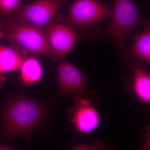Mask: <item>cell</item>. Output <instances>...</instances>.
I'll list each match as a JSON object with an SVG mask.
<instances>
[{
	"mask_svg": "<svg viewBox=\"0 0 150 150\" xmlns=\"http://www.w3.org/2000/svg\"><path fill=\"white\" fill-rule=\"evenodd\" d=\"M46 114L43 102L25 96H17L6 105L2 113V124L9 138L20 137L27 141L40 127Z\"/></svg>",
	"mask_w": 150,
	"mask_h": 150,
	"instance_id": "cell-1",
	"label": "cell"
},
{
	"mask_svg": "<svg viewBox=\"0 0 150 150\" xmlns=\"http://www.w3.org/2000/svg\"><path fill=\"white\" fill-rule=\"evenodd\" d=\"M4 18H0L3 37L15 41L31 54L45 56L54 62H59L42 29L10 16Z\"/></svg>",
	"mask_w": 150,
	"mask_h": 150,
	"instance_id": "cell-2",
	"label": "cell"
},
{
	"mask_svg": "<svg viewBox=\"0 0 150 150\" xmlns=\"http://www.w3.org/2000/svg\"><path fill=\"white\" fill-rule=\"evenodd\" d=\"M112 21L100 31V34L110 38L117 48L123 49L133 30L145 25L149 22L142 16L132 0H114Z\"/></svg>",
	"mask_w": 150,
	"mask_h": 150,
	"instance_id": "cell-3",
	"label": "cell"
},
{
	"mask_svg": "<svg viewBox=\"0 0 150 150\" xmlns=\"http://www.w3.org/2000/svg\"><path fill=\"white\" fill-rule=\"evenodd\" d=\"M112 9L96 0H76L63 21L73 29L96 23L112 16Z\"/></svg>",
	"mask_w": 150,
	"mask_h": 150,
	"instance_id": "cell-4",
	"label": "cell"
},
{
	"mask_svg": "<svg viewBox=\"0 0 150 150\" xmlns=\"http://www.w3.org/2000/svg\"><path fill=\"white\" fill-rule=\"evenodd\" d=\"M67 2V0H36L27 5L20 6L10 16L42 29L53 19L60 8Z\"/></svg>",
	"mask_w": 150,
	"mask_h": 150,
	"instance_id": "cell-5",
	"label": "cell"
},
{
	"mask_svg": "<svg viewBox=\"0 0 150 150\" xmlns=\"http://www.w3.org/2000/svg\"><path fill=\"white\" fill-rule=\"evenodd\" d=\"M42 30L59 61L74 48L78 33L60 16H56Z\"/></svg>",
	"mask_w": 150,
	"mask_h": 150,
	"instance_id": "cell-6",
	"label": "cell"
},
{
	"mask_svg": "<svg viewBox=\"0 0 150 150\" xmlns=\"http://www.w3.org/2000/svg\"><path fill=\"white\" fill-rule=\"evenodd\" d=\"M59 62L56 74L59 96L83 95L88 88L87 79L85 75L65 58Z\"/></svg>",
	"mask_w": 150,
	"mask_h": 150,
	"instance_id": "cell-7",
	"label": "cell"
},
{
	"mask_svg": "<svg viewBox=\"0 0 150 150\" xmlns=\"http://www.w3.org/2000/svg\"><path fill=\"white\" fill-rule=\"evenodd\" d=\"M74 105L71 109L70 121L80 133L88 134L94 131L100 124V114L90 101L76 96Z\"/></svg>",
	"mask_w": 150,
	"mask_h": 150,
	"instance_id": "cell-8",
	"label": "cell"
},
{
	"mask_svg": "<svg viewBox=\"0 0 150 150\" xmlns=\"http://www.w3.org/2000/svg\"><path fill=\"white\" fill-rule=\"evenodd\" d=\"M130 91L136 98L146 104L150 103V75L138 62L130 64Z\"/></svg>",
	"mask_w": 150,
	"mask_h": 150,
	"instance_id": "cell-9",
	"label": "cell"
},
{
	"mask_svg": "<svg viewBox=\"0 0 150 150\" xmlns=\"http://www.w3.org/2000/svg\"><path fill=\"white\" fill-rule=\"evenodd\" d=\"M144 27L143 32L136 34L130 53L134 58L146 62H150V28L148 22Z\"/></svg>",
	"mask_w": 150,
	"mask_h": 150,
	"instance_id": "cell-10",
	"label": "cell"
},
{
	"mask_svg": "<svg viewBox=\"0 0 150 150\" xmlns=\"http://www.w3.org/2000/svg\"><path fill=\"white\" fill-rule=\"evenodd\" d=\"M34 55L23 59L20 68L21 79L25 85L38 82L43 76L42 66Z\"/></svg>",
	"mask_w": 150,
	"mask_h": 150,
	"instance_id": "cell-11",
	"label": "cell"
},
{
	"mask_svg": "<svg viewBox=\"0 0 150 150\" xmlns=\"http://www.w3.org/2000/svg\"><path fill=\"white\" fill-rule=\"evenodd\" d=\"M23 59L21 54L13 48L0 45V73L12 72L20 69Z\"/></svg>",
	"mask_w": 150,
	"mask_h": 150,
	"instance_id": "cell-12",
	"label": "cell"
},
{
	"mask_svg": "<svg viewBox=\"0 0 150 150\" xmlns=\"http://www.w3.org/2000/svg\"><path fill=\"white\" fill-rule=\"evenodd\" d=\"M21 0H0V13L4 16H11L20 6Z\"/></svg>",
	"mask_w": 150,
	"mask_h": 150,
	"instance_id": "cell-13",
	"label": "cell"
},
{
	"mask_svg": "<svg viewBox=\"0 0 150 150\" xmlns=\"http://www.w3.org/2000/svg\"><path fill=\"white\" fill-rule=\"evenodd\" d=\"M6 81V78L4 76L0 73V90L2 88Z\"/></svg>",
	"mask_w": 150,
	"mask_h": 150,
	"instance_id": "cell-14",
	"label": "cell"
},
{
	"mask_svg": "<svg viewBox=\"0 0 150 150\" xmlns=\"http://www.w3.org/2000/svg\"><path fill=\"white\" fill-rule=\"evenodd\" d=\"M12 148L5 145H0V150H11Z\"/></svg>",
	"mask_w": 150,
	"mask_h": 150,
	"instance_id": "cell-15",
	"label": "cell"
},
{
	"mask_svg": "<svg viewBox=\"0 0 150 150\" xmlns=\"http://www.w3.org/2000/svg\"><path fill=\"white\" fill-rule=\"evenodd\" d=\"M3 37L2 29L1 24V20H0V40Z\"/></svg>",
	"mask_w": 150,
	"mask_h": 150,
	"instance_id": "cell-16",
	"label": "cell"
}]
</instances>
